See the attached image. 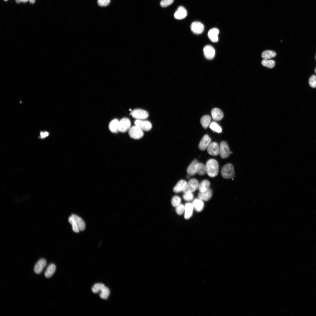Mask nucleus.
I'll list each match as a JSON object with an SVG mask.
<instances>
[{
	"mask_svg": "<svg viewBox=\"0 0 316 316\" xmlns=\"http://www.w3.org/2000/svg\"><path fill=\"white\" fill-rule=\"evenodd\" d=\"M131 122L130 120L126 118L121 119L119 122V131L121 132H125L129 130L131 128Z\"/></svg>",
	"mask_w": 316,
	"mask_h": 316,
	"instance_id": "6",
	"label": "nucleus"
},
{
	"mask_svg": "<svg viewBox=\"0 0 316 316\" xmlns=\"http://www.w3.org/2000/svg\"><path fill=\"white\" fill-rule=\"evenodd\" d=\"M261 63L264 66L270 69L273 68L275 64V62L274 60L269 59H263Z\"/></svg>",
	"mask_w": 316,
	"mask_h": 316,
	"instance_id": "29",
	"label": "nucleus"
},
{
	"mask_svg": "<svg viewBox=\"0 0 316 316\" xmlns=\"http://www.w3.org/2000/svg\"><path fill=\"white\" fill-rule=\"evenodd\" d=\"M210 128L213 131L218 133H220L222 132V128L215 122H212L210 124Z\"/></svg>",
	"mask_w": 316,
	"mask_h": 316,
	"instance_id": "32",
	"label": "nucleus"
},
{
	"mask_svg": "<svg viewBox=\"0 0 316 316\" xmlns=\"http://www.w3.org/2000/svg\"><path fill=\"white\" fill-rule=\"evenodd\" d=\"M71 216L77 222L80 231L84 230L85 229L86 225L83 220L80 217L76 215L72 214Z\"/></svg>",
	"mask_w": 316,
	"mask_h": 316,
	"instance_id": "22",
	"label": "nucleus"
},
{
	"mask_svg": "<svg viewBox=\"0 0 316 316\" xmlns=\"http://www.w3.org/2000/svg\"><path fill=\"white\" fill-rule=\"evenodd\" d=\"M194 198V195L192 193H184L183 196L184 199L186 201L192 200Z\"/></svg>",
	"mask_w": 316,
	"mask_h": 316,
	"instance_id": "39",
	"label": "nucleus"
},
{
	"mask_svg": "<svg viewBox=\"0 0 316 316\" xmlns=\"http://www.w3.org/2000/svg\"><path fill=\"white\" fill-rule=\"evenodd\" d=\"M30 3L31 4H34L35 2V0H29Z\"/></svg>",
	"mask_w": 316,
	"mask_h": 316,
	"instance_id": "41",
	"label": "nucleus"
},
{
	"mask_svg": "<svg viewBox=\"0 0 316 316\" xmlns=\"http://www.w3.org/2000/svg\"><path fill=\"white\" fill-rule=\"evenodd\" d=\"M192 204L194 208L197 212L201 211L204 208V204L203 201L199 199L194 200Z\"/></svg>",
	"mask_w": 316,
	"mask_h": 316,
	"instance_id": "20",
	"label": "nucleus"
},
{
	"mask_svg": "<svg viewBox=\"0 0 316 316\" xmlns=\"http://www.w3.org/2000/svg\"><path fill=\"white\" fill-rule=\"evenodd\" d=\"M309 83L311 87L316 88V76L313 75L311 76L309 79Z\"/></svg>",
	"mask_w": 316,
	"mask_h": 316,
	"instance_id": "36",
	"label": "nucleus"
},
{
	"mask_svg": "<svg viewBox=\"0 0 316 316\" xmlns=\"http://www.w3.org/2000/svg\"><path fill=\"white\" fill-rule=\"evenodd\" d=\"M69 221L72 226L73 231L76 233H79L80 231L79 228L76 221L71 216L69 217Z\"/></svg>",
	"mask_w": 316,
	"mask_h": 316,
	"instance_id": "31",
	"label": "nucleus"
},
{
	"mask_svg": "<svg viewBox=\"0 0 316 316\" xmlns=\"http://www.w3.org/2000/svg\"><path fill=\"white\" fill-rule=\"evenodd\" d=\"M49 135V133L47 132H42L41 133V138H44L48 137Z\"/></svg>",
	"mask_w": 316,
	"mask_h": 316,
	"instance_id": "40",
	"label": "nucleus"
},
{
	"mask_svg": "<svg viewBox=\"0 0 316 316\" xmlns=\"http://www.w3.org/2000/svg\"><path fill=\"white\" fill-rule=\"evenodd\" d=\"M206 173L211 177L216 176L219 171V164L217 161L214 159L208 160L206 165Z\"/></svg>",
	"mask_w": 316,
	"mask_h": 316,
	"instance_id": "1",
	"label": "nucleus"
},
{
	"mask_svg": "<svg viewBox=\"0 0 316 316\" xmlns=\"http://www.w3.org/2000/svg\"><path fill=\"white\" fill-rule=\"evenodd\" d=\"M276 55V53L271 50H266L263 52L261 56L264 59H269L275 57Z\"/></svg>",
	"mask_w": 316,
	"mask_h": 316,
	"instance_id": "28",
	"label": "nucleus"
},
{
	"mask_svg": "<svg viewBox=\"0 0 316 316\" xmlns=\"http://www.w3.org/2000/svg\"><path fill=\"white\" fill-rule=\"evenodd\" d=\"M119 121L117 119H114L110 122L109 125V128L112 132L117 133L119 131Z\"/></svg>",
	"mask_w": 316,
	"mask_h": 316,
	"instance_id": "21",
	"label": "nucleus"
},
{
	"mask_svg": "<svg viewBox=\"0 0 316 316\" xmlns=\"http://www.w3.org/2000/svg\"><path fill=\"white\" fill-rule=\"evenodd\" d=\"M199 184V182L197 179H191L187 183L183 192L184 193H192L198 188Z\"/></svg>",
	"mask_w": 316,
	"mask_h": 316,
	"instance_id": "3",
	"label": "nucleus"
},
{
	"mask_svg": "<svg viewBox=\"0 0 316 316\" xmlns=\"http://www.w3.org/2000/svg\"><path fill=\"white\" fill-rule=\"evenodd\" d=\"M211 121L210 117L208 115H206L203 117L201 118V122L203 127L205 129L207 128L210 124Z\"/></svg>",
	"mask_w": 316,
	"mask_h": 316,
	"instance_id": "27",
	"label": "nucleus"
},
{
	"mask_svg": "<svg viewBox=\"0 0 316 316\" xmlns=\"http://www.w3.org/2000/svg\"><path fill=\"white\" fill-rule=\"evenodd\" d=\"M198 163V161L195 160L189 165L187 170V172L189 175L193 176L196 174V166Z\"/></svg>",
	"mask_w": 316,
	"mask_h": 316,
	"instance_id": "25",
	"label": "nucleus"
},
{
	"mask_svg": "<svg viewBox=\"0 0 316 316\" xmlns=\"http://www.w3.org/2000/svg\"><path fill=\"white\" fill-rule=\"evenodd\" d=\"M29 0H21V2L23 3H26Z\"/></svg>",
	"mask_w": 316,
	"mask_h": 316,
	"instance_id": "42",
	"label": "nucleus"
},
{
	"mask_svg": "<svg viewBox=\"0 0 316 316\" xmlns=\"http://www.w3.org/2000/svg\"><path fill=\"white\" fill-rule=\"evenodd\" d=\"M204 26L201 22L196 21L193 22L191 26V28L195 34H199L202 33L204 30Z\"/></svg>",
	"mask_w": 316,
	"mask_h": 316,
	"instance_id": "9",
	"label": "nucleus"
},
{
	"mask_svg": "<svg viewBox=\"0 0 316 316\" xmlns=\"http://www.w3.org/2000/svg\"><path fill=\"white\" fill-rule=\"evenodd\" d=\"M110 294V291L108 288L106 287L101 292L100 294V298L103 299H107Z\"/></svg>",
	"mask_w": 316,
	"mask_h": 316,
	"instance_id": "33",
	"label": "nucleus"
},
{
	"mask_svg": "<svg viewBox=\"0 0 316 316\" xmlns=\"http://www.w3.org/2000/svg\"><path fill=\"white\" fill-rule=\"evenodd\" d=\"M132 117L137 120H143L147 118L149 116L148 113L146 111L141 109H136L131 113Z\"/></svg>",
	"mask_w": 316,
	"mask_h": 316,
	"instance_id": "7",
	"label": "nucleus"
},
{
	"mask_svg": "<svg viewBox=\"0 0 316 316\" xmlns=\"http://www.w3.org/2000/svg\"><path fill=\"white\" fill-rule=\"evenodd\" d=\"M187 183V182L184 180H181L179 181L178 182L173 188L174 192L176 193H178L183 192Z\"/></svg>",
	"mask_w": 316,
	"mask_h": 316,
	"instance_id": "19",
	"label": "nucleus"
},
{
	"mask_svg": "<svg viewBox=\"0 0 316 316\" xmlns=\"http://www.w3.org/2000/svg\"><path fill=\"white\" fill-rule=\"evenodd\" d=\"M187 14V11L182 6L179 7L174 14V17L177 19L181 20L185 18Z\"/></svg>",
	"mask_w": 316,
	"mask_h": 316,
	"instance_id": "14",
	"label": "nucleus"
},
{
	"mask_svg": "<svg viewBox=\"0 0 316 316\" xmlns=\"http://www.w3.org/2000/svg\"><path fill=\"white\" fill-rule=\"evenodd\" d=\"M235 170L233 165L228 164L225 165L221 171V175L225 179H230L233 178L235 175Z\"/></svg>",
	"mask_w": 316,
	"mask_h": 316,
	"instance_id": "2",
	"label": "nucleus"
},
{
	"mask_svg": "<svg viewBox=\"0 0 316 316\" xmlns=\"http://www.w3.org/2000/svg\"><path fill=\"white\" fill-rule=\"evenodd\" d=\"M56 268V266L54 264H52L49 265L45 273V277L47 278L52 277L55 273Z\"/></svg>",
	"mask_w": 316,
	"mask_h": 316,
	"instance_id": "23",
	"label": "nucleus"
},
{
	"mask_svg": "<svg viewBox=\"0 0 316 316\" xmlns=\"http://www.w3.org/2000/svg\"><path fill=\"white\" fill-rule=\"evenodd\" d=\"M204 54L206 58L209 60L212 59L215 55V50L210 45H207L204 49Z\"/></svg>",
	"mask_w": 316,
	"mask_h": 316,
	"instance_id": "11",
	"label": "nucleus"
},
{
	"mask_svg": "<svg viewBox=\"0 0 316 316\" xmlns=\"http://www.w3.org/2000/svg\"><path fill=\"white\" fill-rule=\"evenodd\" d=\"M315 73L316 74V68H315Z\"/></svg>",
	"mask_w": 316,
	"mask_h": 316,
	"instance_id": "44",
	"label": "nucleus"
},
{
	"mask_svg": "<svg viewBox=\"0 0 316 316\" xmlns=\"http://www.w3.org/2000/svg\"><path fill=\"white\" fill-rule=\"evenodd\" d=\"M135 125L138 126L143 131H148L152 128V125L149 121L143 120H137L135 122Z\"/></svg>",
	"mask_w": 316,
	"mask_h": 316,
	"instance_id": "8",
	"label": "nucleus"
},
{
	"mask_svg": "<svg viewBox=\"0 0 316 316\" xmlns=\"http://www.w3.org/2000/svg\"><path fill=\"white\" fill-rule=\"evenodd\" d=\"M210 185V183L207 180H204L199 184L198 189L200 192H204L206 191L209 188Z\"/></svg>",
	"mask_w": 316,
	"mask_h": 316,
	"instance_id": "26",
	"label": "nucleus"
},
{
	"mask_svg": "<svg viewBox=\"0 0 316 316\" xmlns=\"http://www.w3.org/2000/svg\"><path fill=\"white\" fill-rule=\"evenodd\" d=\"M47 265V261L44 259H40L35 265L34 272L37 274H40Z\"/></svg>",
	"mask_w": 316,
	"mask_h": 316,
	"instance_id": "12",
	"label": "nucleus"
},
{
	"mask_svg": "<svg viewBox=\"0 0 316 316\" xmlns=\"http://www.w3.org/2000/svg\"><path fill=\"white\" fill-rule=\"evenodd\" d=\"M219 154L220 157L223 159H225L229 157L230 152L229 146L226 142L223 141L220 144L219 146Z\"/></svg>",
	"mask_w": 316,
	"mask_h": 316,
	"instance_id": "5",
	"label": "nucleus"
},
{
	"mask_svg": "<svg viewBox=\"0 0 316 316\" xmlns=\"http://www.w3.org/2000/svg\"><path fill=\"white\" fill-rule=\"evenodd\" d=\"M207 151L211 155L217 156L219 153V147L217 143H212L208 147Z\"/></svg>",
	"mask_w": 316,
	"mask_h": 316,
	"instance_id": "10",
	"label": "nucleus"
},
{
	"mask_svg": "<svg viewBox=\"0 0 316 316\" xmlns=\"http://www.w3.org/2000/svg\"><path fill=\"white\" fill-rule=\"evenodd\" d=\"M97 2L99 5L100 6L105 7L109 4L110 0H98Z\"/></svg>",
	"mask_w": 316,
	"mask_h": 316,
	"instance_id": "38",
	"label": "nucleus"
},
{
	"mask_svg": "<svg viewBox=\"0 0 316 316\" xmlns=\"http://www.w3.org/2000/svg\"><path fill=\"white\" fill-rule=\"evenodd\" d=\"M181 202V199L179 196H175L172 198L171 201V203L172 206L176 207L180 205Z\"/></svg>",
	"mask_w": 316,
	"mask_h": 316,
	"instance_id": "34",
	"label": "nucleus"
},
{
	"mask_svg": "<svg viewBox=\"0 0 316 316\" xmlns=\"http://www.w3.org/2000/svg\"><path fill=\"white\" fill-rule=\"evenodd\" d=\"M105 287V286L103 284H96L92 287V291L94 293H97L101 292Z\"/></svg>",
	"mask_w": 316,
	"mask_h": 316,
	"instance_id": "30",
	"label": "nucleus"
},
{
	"mask_svg": "<svg viewBox=\"0 0 316 316\" xmlns=\"http://www.w3.org/2000/svg\"><path fill=\"white\" fill-rule=\"evenodd\" d=\"M5 1H8V0H5Z\"/></svg>",
	"mask_w": 316,
	"mask_h": 316,
	"instance_id": "46",
	"label": "nucleus"
},
{
	"mask_svg": "<svg viewBox=\"0 0 316 316\" xmlns=\"http://www.w3.org/2000/svg\"><path fill=\"white\" fill-rule=\"evenodd\" d=\"M184 207V218L186 219H189L193 215L194 209L193 205L191 203H187L185 204Z\"/></svg>",
	"mask_w": 316,
	"mask_h": 316,
	"instance_id": "17",
	"label": "nucleus"
},
{
	"mask_svg": "<svg viewBox=\"0 0 316 316\" xmlns=\"http://www.w3.org/2000/svg\"><path fill=\"white\" fill-rule=\"evenodd\" d=\"M174 1V0H162L160 4L162 7L166 8L171 5Z\"/></svg>",
	"mask_w": 316,
	"mask_h": 316,
	"instance_id": "35",
	"label": "nucleus"
},
{
	"mask_svg": "<svg viewBox=\"0 0 316 316\" xmlns=\"http://www.w3.org/2000/svg\"><path fill=\"white\" fill-rule=\"evenodd\" d=\"M211 139L207 135H204L200 141L199 145V148L201 150H204L210 144Z\"/></svg>",
	"mask_w": 316,
	"mask_h": 316,
	"instance_id": "13",
	"label": "nucleus"
},
{
	"mask_svg": "<svg viewBox=\"0 0 316 316\" xmlns=\"http://www.w3.org/2000/svg\"><path fill=\"white\" fill-rule=\"evenodd\" d=\"M211 115L213 119L215 121H220L222 120L224 117L223 112L220 109L215 108L211 111Z\"/></svg>",
	"mask_w": 316,
	"mask_h": 316,
	"instance_id": "18",
	"label": "nucleus"
},
{
	"mask_svg": "<svg viewBox=\"0 0 316 316\" xmlns=\"http://www.w3.org/2000/svg\"><path fill=\"white\" fill-rule=\"evenodd\" d=\"M315 59H316V56H315Z\"/></svg>",
	"mask_w": 316,
	"mask_h": 316,
	"instance_id": "45",
	"label": "nucleus"
},
{
	"mask_svg": "<svg viewBox=\"0 0 316 316\" xmlns=\"http://www.w3.org/2000/svg\"><path fill=\"white\" fill-rule=\"evenodd\" d=\"M16 2L18 3H20L21 1V0H16Z\"/></svg>",
	"mask_w": 316,
	"mask_h": 316,
	"instance_id": "43",
	"label": "nucleus"
},
{
	"mask_svg": "<svg viewBox=\"0 0 316 316\" xmlns=\"http://www.w3.org/2000/svg\"><path fill=\"white\" fill-rule=\"evenodd\" d=\"M219 33V30L216 28L211 29L209 31L208 36L210 40L213 42H217L218 41V35Z\"/></svg>",
	"mask_w": 316,
	"mask_h": 316,
	"instance_id": "15",
	"label": "nucleus"
},
{
	"mask_svg": "<svg viewBox=\"0 0 316 316\" xmlns=\"http://www.w3.org/2000/svg\"><path fill=\"white\" fill-rule=\"evenodd\" d=\"M141 129L135 125L131 127L129 130V134L130 137L135 139H139L141 138L144 136V133Z\"/></svg>",
	"mask_w": 316,
	"mask_h": 316,
	"instance_id": "4",
	"label": "nucleus"
},
{
	"mask_svg": "<svg viewBox=\"0 0 316 316\" xmlns=\"http://www.w3.org/2000/svg\"><path fill=\"white\" fill-rule=\"evenodd\" d=\"M176 212L179 215H182L185 211V207L182 204H180L176 207Z\"/></svg>",
	"mask_w": 316,
	"mask_h": 316,
	"instance_id": "37",
	"label": "nucleus"
},
{
	"mask_svg": "<svg viewBox=\"0 0 316 316\" xmlns=\"http://www.w3.org/2000/svg\"><path fill=\"white\" fill-rule=\"evenodd\" d=\"M213 192L211 189L209 188L206 191L200 192L198 194L199 198L203 201H208L212 197Z\"/></svg>",
	"mask_w": 316,
	"mask_h": 316,
	"instance_id": "16",
	"label": "nucleus"
},
{
	"mask_svg": "<svg viewBox=\"0 0 316 316\" xmlns=\"http://www.w3.org/2000/svg\"><path fill=\"white\" fill-rule=\"evenodd\" d=\"M196 173L200 176L204 175L206 173V166L201 163H198L196 166Z\"/></svg>",
	"mask_w": 316,
	"mask_h": 316,
	"instance_id": "24",
	"label": "nucleus"
}]
</instances>
